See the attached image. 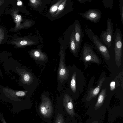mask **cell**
<instances>
[{
  "instance_id": "ac0fdd59",
  "label": "cell",
  "mask_w": 123,
  "mask_h": 123,
  "mask_svg": "<svg viewBox=\"0 0 123 123\" xmlns=\"http://www.w3.org/2000/svg\"><path fill=\"white\" fill-rule=\"evenodd\" d=\"M119 1V8L120 18L122 24L123 25V0H120Z\"/></svg>"
},
{
  "instance_id": "9a60e30c",
  "label": "cell",
  "mask_w": 123,
  "mask_h": 123,
  "mask_svg": "<svg viewBox=\"0 0 123 123\" xmlns=\"http://www.w3.org/2000/svg\"><path fill=\"white\" fill-rule=\"evenodd\" d=\"M67 3V0H63L61 3L59 5L57 12L54 16H57L64 9Z\"/></svg>"
},
{
  "instance_id": "7c38bea8",
  "label": "cell",
  "mask_w": 123,
  "mask_h": 123,
  "mask_svg": "<svg viewBox=\"0 0 123 123\" xmlns=\"http://www.w3.org/2000/svg\"><path fill=\"white\" fill-rule=\"evenodd\" d=\"M105 78H102L99 81L97 86L94 88H91L88 91L87 98L88 99H91L96 97L99 92Z\"/></svg>"
},
{
  "instance_id": "83f0119b",
  "label": "cell",
  "mask_w": 123,
  "mask_h": 123,
  "mask_svg": "<svg viewBox=\"0 0 123 123\" xmlns=\"http://www.w3.org/2000/svg\"></svg>"
},
{
  "instance_id": "484cf974",
  "label": "cell",
  "mask_w": 123,
  "mask_h": 123,
  "mask_svg": "<svg viewBox=\"0 0 123 123\" xmlns=\"http://www.w3.org/2000/svg\"><path fill=\"white\" fill-rule=\"evenodd\" d=\"M23 4V3L22 1L20 0H18L17 3V5L18 6H20Z\"/></svg>"
},
{
  "instance_id": "7a4b0ae2",
  "label": "cell",
  "mask_w": 123,
  "mask_h": 123,
  "mask_svg": "<svg viewBox=\"0 0 123 123\" xmlns=\"http://www.w3.org/2000/svg\"><path fill=\"white\" fill-rule=\"evenodd\" d=\"M93 48L91 44L86 43H84L80 59L84 64L92 62L98 65L101 64V62L94 51Z\"/></svg>"
},
{
  "instance_id": "4fadbf2b",
  "label": "cell",
  "mask_w": 123,
  "mask_h": 123,
  "mask_svg": "<svg viewBox=\"0 0 123 123\" xmlns=\"http://www.w3.org/2000/svg\"><path fill=\"white\" fill-rule=\"evenodd\" d=\"M106 88L103 89L100 92L98 96L97 105H98L101 104L103 102L106 95Z\"/></svg>"
},
{
  "instance_id": "5b68a950",
  "label": "cell",
  "mask_w": 123,
  "mask_h": 123,
  "mask_svg": "<svg viewBox=\"0 0 123 123\" xmlns=\"http://www.w3.org/2000/svg\"><path fill=\"white\" fill-rule=\"evenodd\" d=\"M47 91H44L41 96V101L39 107L40 113L45 118L50 117L53 113V108L51 100L47 95Z\"/></svg>"
},
{
  "instance_id": "9c48e42d",
  "label": "cell",
  "mask_w": 123,
  "mask_h": 123,
  "mask_svg": "<svg viewBox=\"0 0 123 123\" xmlns=\"http://www.w3.org/2000/svg\"><path fill=\"white\" fill-rule=\"evenodd\" d=\"M74 37L76 43L79 50L81 47L84 33L79 21L76 20L73 25Z\"/></svg>"
},
{
  "instance_id": "8fae6325",
  "label": "cell",
  "mask_w": 123,
  "mask_h": 123,
  "mask_svg": "<svg viewBox=\"0 0 123 123\" xmlns=\"http://www.w3.org/2000/svg\"><path fill=\"white\" fill-rule=\"evenodd\" d=\"M69 46L70 49L73 55L75 57H78L80 50L78 47L75 41L73 27L70 36Z\"/></svg>"
},
{
  "instance_id": "6da1fadb",
  "label": "cell",
  "mask_w": 123,
  "mask_h": 123,
  "mask_svg": "<svg viewBox=\"0 0 123 123\" xmlns=\"http://www.w3.org/2000/svg\"><path fill=\"white\" fill-rule=\"evenodd\" d=\"M60 59L57 72V89L61 90L67 81L69 75V70L65 62V55L61 50L60 53Z\"/></svg>"
},
{
  "instance_id": "cb8c5ba5",
  "label": "cell",
  "mask_w": 123,
  "mask_h": 123,
  "mask_svg": "<svg viewBox=\"0 0 123 123\" xmlns=\"http://www.w3.org/2000/svg\"><path fill=\"white\" fill-rule=\"evenodd\" d=\"M77 0L79 2L82 4H85L86 1L90 2L92 1L91 0Z\"/></svg>"
},
{
  "instance_id": "52a82bcc",
  "label": "cell",
  "mask_w": 123,
  "mask_h": 123,
  "mask_svg": "<svg viewBox=\"0 0 123 123\" xmlns=\"http://www.w3.org/2000/svg\"><path fill=\"white\" fill-rule=\"evenodd\" d=\"M78 13L84 18L94 23L99 21L102 15L100 10L97 8H89L84 13L79 12Z\"/></svg>"
},
{
  "instance_id": "3957f363",
  "label": "cell",
  "mask_w": 123,
  "mask_h": 123,
  "mask_svg": "<svg viewBox=\"0 0 123 123\" xmlns=\"http://www.w3.org/2000/svg\"><path fill=\"white\" fill-rule=\"evenodd\" d=\"M86 31L89 39L104 58L107 60H109L110 57L107 47L100 38L89 28L86 29Z\"/></svg>"
},
{
  "instance_id": "d4e9b609",
  "label": "cell",
  "mask_w": 123,
  "mask_h": 123,
  "mask_svg": "<svg viewBox=\"0 0 123 123\" xmlns=\"http://www.w3.org/2000/svg\"><path fill=\"white\" fill-rule=\"evenodd\" d=\"M4 37L3 33L2 31L0 29V40H2Z\"/></svg>"
},
{
  "instance_id": "8992f818",
  "label": "cell",
  "mask_w": 123,
  "mask_h": 123,
  "mask_svg": "<svg viewBox=\"0 0 123 123\" xmlns=\"http://www.w3.org/2000/svg\"><path fill=\"white\" fill-rule=\"evenodd\" d=\"M106 29L102 31L100 36V39L104 44L109 48H110L113 44L114 34L113 32V25L111 20L107 19Z\"/></svg>"
},
{
  "instance_id": "5bb4252c",
  "label": "cell",
  "mask_w": 123,
  "mask_h": 123,
  "mask_svg": "<svg viewBox=\"0 0 123 123\" xmlns=\"http://www.w3.org/2000/svg\"><path fill=\"white\" fill-rule=\"evenodd\" d=\"M15 44L18 46H22L32 44L35 43L34 42L28 40H22L15 42Z\"/></svg>"
},
{
  "instance_id": "30bf717a",
  "label": "cell",
  "mask_w": 123,
  "mask_h": 123,
  "mask_svg": "<svg viewBox=\"0 0 123 123\" xmlns=\"http://www.w3.org/2000/svg\"><path fill=\"white\" fill-rule=\"evenodd\" d=\"M67 92V91L62 95V104L68 113L72 116L74 113L72 99Z\"/></svg>"
},
{
  "instance_id": "ffe728a7",
  "label": "cell",
  "mask_w": 123,
  "mask_h": 123,
  "mask_svg": "<svg viewBox=\"0 0 123 123\" xmlns=\"http://www.w3.org/2000/svg\"><path fill=\"white\" fill-rule=\"evenodd\" d=\"M55 123H65L62 115V114H58L57 116Z\"/></svg>"
},
{
  "instance_id": "603a6c76",
  "label": "cell",
  "mask_w": 123,
  "mask_h": 123,
  "mask_svg": "<svg viewBox=\"0 0 123 123\" xmlns=\"http://www.w3.org/2000/svg\"><path fill=\"white\" fill-rule=\"evenodd\" d=\"M0 120L1 123H7L3 116V113L0 111Z\"/></svg>"
},
{
  "instance_id": "44dd1931",
  "label": "cell",
  "mask_w": 123,
  "mask_h": 123,
  "mask_svg": "<svg viewBox=\"0 0 123 123\" xmlns=\"http://www.w3.org/2000/svg\"><path fill=\"white\" fill-rule=\"evenodd\" d=\"M110 86L111 91H113L115 90L116 86V83L115 81H112L110 82Z\"/></svg>"
},
{
  "instance_id": "e0dca14e",
  "label": "cell",
  "mask_w": 123,
  "mask_h": 123,
  "mask_svg": "<svg viewBox=\"0 0 123 123\" xmlns=\"http://www.w3.org/2000/svg\"><path fill=\"white\" fill-rule=\"evenodd\" d=\"M62 1L63 0H59L53 5L50 9V12L51 14H53L57 11L59 5L61 3Z\"/></svg>"
},
{
  "instance_id": "d6986e66",
  "label": "cell",
  "mask_w": 123,
  "mask_h": 123,
  "mask_svg": "<svg viewBox=\"0 0 123 123\" xmlns=\"http://www.w3.org/2000/svg\"><path fill=\"white\" fill-rule=\"evenodd\" d=\"M29 1L31 5L35 8L38 7L42 2L41 0H30Z\"/></svg>"
},
{
  "instance_id": "4316f807",
  "label": "cell",
  "mask_w": 123,
  "mask_h": 123,
  "mask_svg": "<svg viewBox=\"0 0 123 123\" xmlns=\"http://www.w3.org/2000/svg\"><path fill=\"white\" fill-rule=\"evenodd\" d=\"M1 40H0V42H1Z\"/></svg>"
},
{
  "instance_id": "ba28073f",
  "label": "cell",
  "mask_w": 123,
  "mask_h": 123,
  "mask_svg": "<svg viewBox=\"0 0 123 123\" xmlns=\"http://www.w3.org/2000/svg\"><path fill=\"white\" fill-rule=\"evenodd\" d=\"M29 54L31 57L38 64H44L48 60L47 55L40 49H32L30 51Z\"/></svg>"
},
{
  "instance_id": "277c9868",
  "label": "cell",
  "mask_w": 123,
  "mask_h": 123,
  "mask_svg": "<svg viewBox=\"0 0 123 123\" xmlns=\"http://www.w3.org/2000/svg\"><path fill=\"white\" fill-rule=\"evenodd\" d=\"M123 36L120 29L118 28H117L114 34L113 44L114 47L115 62L118 67L120 66L121 62L123 46Z\"/></svg>"
},
{
  "instance_id": "7402d4cb",
  "label": "cell",
  "mask_w": 123,
  "mask_h": 123,
  "mask_svg": "<svg viewBox=\"0 0 123 123\" xmlns=\"http://www.w3.org/2000/svg\"><path fill=\"white\" fill-rule=\"evenodd\" d=\"M21 19L22 17L20 15L17 14L15 18V22L16 23L18 24V25L20 22Z\"/></svg>"
},
{
  "instance_id": "2e32d148",
  "label": "cell",
  "mask_w": 123,
  "mask_h": 123,
  "mask_svg": "<svg viewBox=\"0 0 123 123\" xmlns=\"http://www.w3.org/2000/svg\"><path fill=\"white\" fill-rule=\"evenodd\" d=\"M114 1V0H103L102 1L105 8H109L111 9L113 8Z\"/></svg>"
}]
</instances>
